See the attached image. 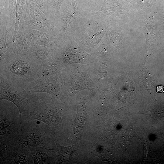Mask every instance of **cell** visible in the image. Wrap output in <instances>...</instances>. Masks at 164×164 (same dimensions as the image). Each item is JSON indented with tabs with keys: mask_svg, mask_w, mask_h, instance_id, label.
<instances>
[{
	"mask_svg": "<svg viewBox=\"0 0 164 164\" xmlns=\"http://www.w3.org/2000/svg\"><path fill=\"white\" fill-rule=\"evenodd\" d=\"M0 77L16 87L21 84L36 82L42 66L29 54L11 53L0 59Z\"/></svg>",
	"mask_w": 164,
	"mask_h": 164,
	"instance_id": "6da1fadb",
	"label": "cell"
},
{
	"mask_svg": "<svg viewBox=\"0 0 164 164\" xmlns=\"http://www.w3.org/2000/svg\"><path fill=\"white\" fill-rule=\"evenodd\" d=\"M99 0H64L61 7L56 25L60 37L71 36L80 22L96 9Z\"/></svg>",
	"mask_w": 164,
	"mask_h": 164,
	"instance_id": "7a4b0ae2",
	"label": "cell"
},
{
	"mask_svg": "<svg viewBox=\"0 0 164 164\" xmlns=\"http://www.w3.org/2000/svg\"><path fill=\"white\" fill-rule=\"evenodd\" d=\"M60 97L52 96L51 102L49 103L45 102L43 98L37 100L35 102L33 111L30 112L21 122L38 120L50 127L55 136L63 128L65 120V104L61 102Z\"/></svg>",
	"mask_w": 164,
	"mask_h": 164,
	"instance_id": "3957f363",
	"label": "cell"
},
{
	"mask_svg": "<svg viewBox=\"0 0 164 164\" xmlns=\"http://www.w3.org/2000/svg\"><path fill=\"white\" fill-rule=\"evenodd\" d=\"M103 19L94 12L80 22L71 36L86 52L90 53L104 39L105 31Z\"/></svg>",
	"mask_w": 164,
	"mask_h": 164,
	"instance_id": "277c9868",
	"label": "cell"
},
{
	"mask_svg": "<svg viewBox=\"0 0 164 164\" xmlns=\"http://www.w3.org/2000/svg\"><path fill=\"white\" fill-rule=\"evenodd\" d=\"M0 149L14 143L22 133L21 119L19 112L11 105L0 100Z\"/></svg>",
	"mask_w": 164,
	"mask_h": 164,
	"instance_id": "5b68a950",
	"label": "cell"
},
{
	"mask_svg": "<svg viewBox=\"0 0 164 164\" xmlns=\"http://www.w3.org/2000/svg\"><path fill=\"white\" fill-rule=\"evenodd\" d=\"M36 120L22 123V133L14 143L28 149L38 147L40 145H48L54 136L47 125L41 122L38 124Z\"/></svg>",
	"mask_w": 164,
	"mask_h": 164,
	"instance_id": "8992f818",
	"label": "cell"
},
{
	"mask_svg": "<svg viewBox=\"0 0 164 164\" xmlns=\"http://www.w3.org/2000/svg\"><path fill=\"white\" fill-rule=\"evenodd\" d=\"M53 60L66 67L74 62H87L93 59L92 56L82 48L71 36L63 39L60 46L54 49Z\"/></svg>",
	"mask_w": 164,
	"mask_h": 164,
	"instance_id": "52a82bcc",
	"label": "cell"
},
{
	"mask_svg": "<svg viewBox=\"0 0 164 164\" xmlns=\"http://www.w3.org/2000/svg\"><path fill=\"white\" fill-rule=\"evenodd\" d=\"M19 27H26L60 37L56 24L39 9L26 5Z\"/></svg>",
	"mask_w": 164,
	"mask_h": 164,
	"instance_id": "ba28073f",
	"label": "cell"
},
{
	"mask_svg": "<svg viewBox=\"0 0 164 164\" xmlns=\"http://www.w3.org/2000/svg\"><path fill=\"white\" fill-rule=\"evenodd\" d=\"M19 89L6 79L0 77V98L10 101L16 107L19 113L20 118L25 107L29 104L35 102L37 100L48 98L39 95L26 98L22 97Z\"/></svg>",
	"mask_w": 164,
	"mask_h": 164,
	"instance_id": "9c48e42d",
	"label": "cell"
},
{
	"mask_svg": "<svg viewBox=\"0 0 164 164\" xmlns=\"http://www.w3.org/2000/svg\"><path fill=\"white\" fill-rule=\"evenodd\" d=\"M0 12V59L11 53H16L14 43L15 24L12 21L9 10Z\"/></svg>",
	"mask_w": 164,
	"mask_h": 164,
	"instance_id": "30bf717a",
	"label": "cell"
},
{
	"mask_svg": "<svg viewBox=\"0 0 164 164\" xmlns=\"http://www.w3.org/2000/svg\"><path fill=\"white\" fill-rule=\"evenodd\" d=\"M63 72L52 77L37 82L33 87L20 88L22 94L28 95L36 92H44L52 96L62 97L64 94Z\"/></svg>",
	"mask_w": 164,
	"mask_h": 164,
	"instance_id": "8fae6325",
	"label": "cell"
},
{
	"mask_svg": "<svg viewBox=\"0 0 164 164\" xmlns=\"http://www.w3.org/2000/svg\"><path fill=\"white\" fill-rule=\"evenodd\" d=\"M30 149L15 144L0 150V164H34L32 152Z\"/></svg>",
	"mask_w": 164,
	"mask_h": 164,
	"instance_id": "7c38bea8",
	"label": "cell"
},
{
	"mask_svg": "<svg viewBox=\"0 0 164 164\" xmlns=\"http://www.w3.org/2000/svg\"><path fill=\"white\" fill-rule=\"evenodd\" d=\"M19 30L23 32L34 42L35 46H43L54 49L59 46L62 40L60 37L26 27H19Z\"/></svg>",
	"mask_w": 164,
	"mask_h": 164,
	"instance_id": "4fadbf2b",
	"label": "cell"
},
{
	"mask_svg": "<svg viewBox=\"0 0 164 164\" xmlns=\"http://www.w3.org/2000/svg\"><path fill=\"white\" fill-rule=\"evenodd\" d=\"M14 43L16 53L23 54H30L36 46L31 39L19 30L14 35Z\"/></svg>",
	"mask_w": 164,
	"mask_h": 164,
	"instance_id": "5bb4252c",
	"label": "cell"
},
{
	"mask_svg": "<svg viewBox=\"0 0 164 164\" xmlns=\"http://www.w3.org/2000/svg\"><path fill=\"white\" fill-rule=\"evenodd\" d=\"M94 13L103 19L107 15L121 18L125 14L117 0H104L101 9Z\"/></svg>",
	"mask_w": 164,
	"mask_h": 164,
	"instance_id": "9a60e30c",
	"label": "cell"
},
{
	"mask_svg": "<svg viewBox=\"0 0 164 164\" xmlns=\"http://www.w3.org/2000/svg\"><path fill=\"white\" fill-rule=\"evenodd\" d=\"M41 66L53 60L54 49L43 46H36L29 54Z\"/></svg>",
	"mask_w": 164,
	"mask_h": 164,
	"instance_id": "2e32d148",
	"label": "cell"
},
{
	"mask_svg": "<svg viewBox=\"0 0 164 164\" xmlns=\"http://www.w3.org/2000/svg\"><path fill=\"white\" fill-rule=\"evenodd\" d=\"M64 68L60 63L53 61L43 65L35 83L55 76L63 72Z\"/></svg>",
	"mask_w": 164,
	"mask_h": 164,
	"instance_id": "e0dca14e",
	"label": "cell"
},
{
	"mask_svg": "<svg viewBox=\"0 0 164 164\" xmlns=\"http://www.w3.org/2000/svg\"><path fill=\"white\" fill-rule=\"evenodd\" d=\"M52 150L49 148L48 145L36 147L32 152L34 164L53 163L54 158L52 155Z\"/></svg>",
	"mask_w": 164,
	"mask_h": 164,
	"instance_id": "ac0fdd59",
	"label": "cell"
},
{
	"mask_svg": "<svg viewBox=\"0 0 164 164\" xmlns=\"http://www.w3.org/2000/svg\"><path fill=\"white\" fill-rule=\"evenodd\" d=\"M54 142L56 145V148L52 149L56 152L57 160L59 162L65 163L72 159L74 153V145L63 146L61 145L56 139Z\"/></svg>",
	"mask_w": 164,
	"mask_h": 164,
	"instance_id": "d6986e66",
	"label": "cell"
},
{
	"mask_svg": "<svg viewBox=\"0 0 164 164\" xmlns=\"http://www.w3.org/2000/svg\"><path fill=\"white\" fill-rule=\"evenodd\" d=\"M64 0H47L46 16L56 24L61 7Z\"/></svg>",
	"mask_w": 164,
	"mask_h": 164,
	"instance_id": "ffe728a7",
	"label": "cell"
},
{
	"mask_svg": "<svg viewBox=\"0 0 164 164\" xmlns=\"http://www.w3.org/2000/svg\"><path fill=\"white\" fill-rule=\"evenodd\" d=\"M85 114L84 110H80L77 113L76 118L73 125V128L75 133L79 132L84 124Z\"/></svg>",
	"mask_w": 164,
	"mask_h": 164,
	"instance_id": "44dd1931",
	"label": "cell"
},
{
	"mask_svg": "<svg viewBox=\"0 0 164 164\" xmlns=\"http://www.w3.org/2000/svg\"><path fill=\"white\" fill-rule=\"evenodd\" d=\"M26 5L30 7L39 9L46 15L47 0H26Z\"/></svg>",
	"mask_w": 164,
	"mask_h": 164,
	"instance_id": "7402d4cb",
	"label": "cell"
},
{
	"mask_svg": "<svg viewBox=\"0 0 164 164\" xmlns=\"http://www.w3.org/2000/svg\"><path fill=\"white\" fill-rule=\"evenodd\" d=\"M17 0H9V12L11 19L15 24Z\"/></svg>",
	"mask_w": 164,
	"mask_h": 164,
	"instance_id": "603a6c76",
	"label": "cell"
},
{
	"mask_svg": "<svg viewBox=\"0 0 164 164\" xmlns=\"http://www.w3.org/2000/svg\"><path fill=\"white\" fill-rule=\"evenodd\" d=\"M9 0H0V12L8 10Z\"/></svg>",
	"mask_w": 164,
	"mask_h": 164,
	"instance_id": "cb8c5ba5",
	"label": "cell"
},
{
	"mask_svg": "<svg viewBox=\"0 0 164 164\" xmlns=\"http://www.w3.org/2000/svg\"><path fill=\"white\" fill-rule=\"evenodd\" d=\"M153 116L155 117H161L164 116V110H156L153 112Z\"/></svg>",
	"mask_w": 164,
	"mask_h": 164,
	"instance_id": "d4e9b609",
	"label": "cell"
},
{
	"mask_svg": "<svg viewBox=\"0 0 164 164\" xmlns=\"http://www.w3.org/2000/svg\"><path fill=\"white\" fill-rule=\"evenodd\" d=\"M164 86L162 85H159L156 87L157 92H161L163 91Z\"/></svg>",
	"mask_w": 164,
	"mask_h": 164,
	"instance_id": "484cf974",
	"label": "cell"
},
{
	"mask_svg": "<svg viewBox=\"0 0 164 164\" xmlns=\"http://www.w3.org/2000/svg\"><path fill=\"white\" fill-rule=\"evenodd\" d=\"M163 91V92H164V91Z\"/></svg>",
	"mask_w": 164,
	"mask_h": 164,
	"instance_id": "4316f807",
	"label": "cell"
}]
</instances>
